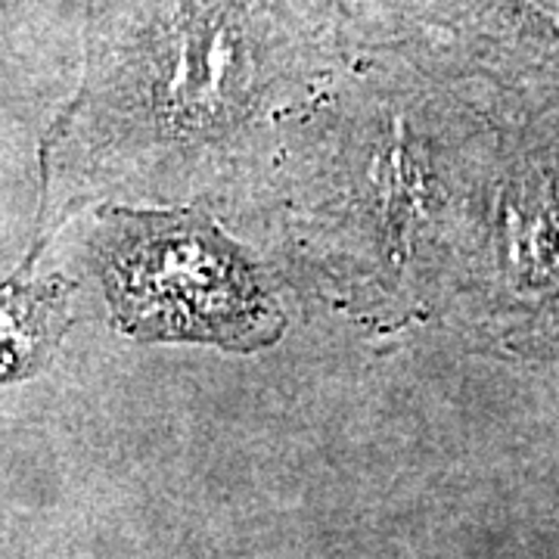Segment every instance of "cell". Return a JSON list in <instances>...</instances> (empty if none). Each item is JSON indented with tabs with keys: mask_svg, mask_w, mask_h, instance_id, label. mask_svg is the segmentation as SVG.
Instances as JSON below:
<instances>
[{
	"mask_svg": "<svg viewBox=\"0 0 559 559\" xmlns=\"http://www.w3.org/2000/svg\"><path fill=\"white\" fill-rule=\"evenodd\" d=\"M358 50L352 0H94L75 100L44 140V218L87 202L237 221Z\"/></svg>",
	"mask_w": 559,
	"mask_h": 559,
	"instance_id": "cell-1",
	"label": "cell"
},
{
	"mask_svg": "<svg viewBox=\"0 0 559 559\" xmlns=\"http://www.w3.org/2000/svg\"><path fill=\"white\" fill-rule=\"evenodd\" d=\"M460 106L417 62L358 44L240 218L283 286L370 333L444 311L481 178Z\"/></svg>",
	"mask_w": 559,
	"mask_h": 559,
	"instance_id": "cell-2",
	"label": "cell"
},
{
	"mask_svg": "<svg viewBox=\"0 0 559 559\" xmlns=\"http://www.w3.org/2000/svg\"><path fill=\"white\" fill-rule=\"evenodd\" d=\"M91 259L109 318L131 340L255 355L289 326L271 261L197 205L106 202Z\"/></svg>",
	"mask_w": 559,
	"mask_h": 559,
	"instance_id": "cell-3",
	"label": "cell"
},
{
	"mask_svg": "<svg viewBox=\"0 0 559 559\" xmlns=\"http://www.w3.org/2000/svg\"><path fill=\"white\" fill-rule=\"evenodd\" d=\"M72 296L75 283L60 274L0 280V385L50 364L72 323Z\"/></svg>",
	"mask_w": 559,
	"mask_h": 559,
	"instance_id": "cell-4",
	"label": "cell"
}]
</instances>
